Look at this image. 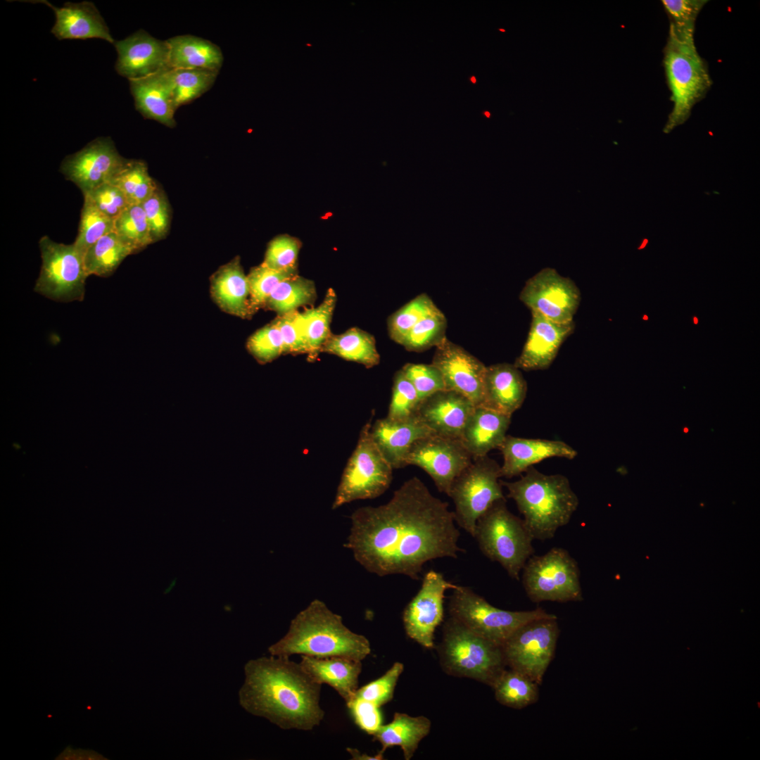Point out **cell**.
I'll return each instance as SVG.
<instances>
[{
	"label": "cell",
	"instance_id": "cell-51",
	"mask_svg": "<svg viewBox=\"0 0 760 760\" xmlns=\"http://www.w3.org/2000/svg\"><path fill=\"white\" fill-rule=\"evenodd\" d=\"M400 369L414 386L421 401L445 389L442 374L432 364L407 363Z\"/></svg>",
	"mask_w": 760,
	"mask_h": 760
},
{
	"label": "cell",
	"instance_id": "cell-30",
	"mask_svg": "<svg viewBox=\"0 0 760 760\" xmlns=\"http://www.w3.org/2000/svg\"><path fill=\"white\" fill-rule=\"evenodd\" d=\"M170 69H204L219 72L224 57L219 46L193 35H179L167 40Z\"/></svg>",
	"mask_w": 760,
	"mask_h": 760
},
{
	"label": "cell",
	"instance_id": "cell-24",
	"mask_svg": "<svg viewBox=\"0 0 760 760\" xmlns=\"http://www.w3.org/2000/svg\"><path fill=\"white\" fill-rule=\"evenodd\" d=\"M370 433L379 450L393 469L406 467V457L415 441L435 434L417 415L400 421L386 417L379 419L372 424Z\"/></svg>",
	"mask_w": 760,
	"mask_h": 760
},
{
	"label": "cell",
	"instance_id": "cell-9",
	"mask_svg": "<svg viewBox=\"0 0 760 760\" xmlns=\"http://www.w3.org/2000/svg\"><path fill=\"white\" fill-rule=\"evenodd\" d=\"M450 617L485 639L499 645L520 626L554 614L542 608L509 611L497 608L470 588L457 585L450 598Z\"/></svg>",
	"mask_w": 760,
	"mask_h": 760
},
{
	"label": "cell",
	"instance_id": "cell-54",
	"mask_svg": "<svg viewBox=\"0 0 760 760\" xmlns=\"http://www.w3.org/2000/svg\"><path fill=\"white\" fill-rule=\"evenodd\" d=\"M55 759L58 760H106L102 754L91 749H72L68 746Z\"/></svg>",
	"mask_w": 760,
	"mask_h": 760
},
{
	"label": "cell",
	"instance_id": "cell-33",
	"mask_svg": "<svg viewBox=\"0 0 760 760\" xmlns=\"http://www.w3.org/2000/svg\"><path fill=\"white\" fill-rule=\"evenodd\" d=\"M134 251L113 231L91 245L84 255L88 276L108 277L122 261Z\"/></svg>",
	"mask_w": 760,
	"mask_h": 760
},
{
	"label": "cell",
	"instance_id": "cell-27",
	"mask_svg": "<svg viewBox=\"0 0 760 760\" xmlns=\"http://www.w3.org/2000/svg\"><path fill=\"white\" fill-rule=\"evenodd\" d=\"M168 70L129 82L137 110L146 118L174 127L177 108L172 99Z\"/></svg>",
	"mask_w": 760,
	"mask_h": 760
},
{
	"label": "cell",
	"instance_id": "cell-35",
	"mask_svg": "<svg viewBox=\"0 0 760 760\" xmlns=\"http://www.w3.org/2000/svg\"><path fill=\"white\" fill-rule=\"evenodd\" d=\"M219 72L204 69H169L168 80L175 108L187 104L206 92Z\"/></svg>",
	"mask_w": 760,
	"mask_h": 760
},
{
	"label": "cell",
	"instance_id": "cell-47",
	"mask_svg": "<svg viewBox=\"0 0 760 760\" xmlns=\"http://www.w3.org/2000/svg\"><path fill=\"white\" fill-rule=\"evenodd\" d=\"M274 322L281 331L284 353L309 354L302 312L295 310L278 315Z\"/></svg>",
	"mask_w": 760,
	"mask_h": 760
},
{
	"label": "cell",
	"instance_id": "cell-39",
	"mask_svg": "<svg viewBox=\"0 0 760 760\" xmlns=\"http://www.w3.org/2000/svg\"><path fill=\"white\" fill-rule=\"evenodd\" d=\"M439 308L426 293H421L395 312L388 320L391 339L401 345L409 331L424 317Z\"/></svg>",
	"mask_w": 760,
	"mask_h": 760
},
{
	"label": "cell",
	"instance_id": "cell-31",
	"mask_svg": "<svg viewBox=\"0 0 760 760\" xmlns=\"http://www.w3.org/2000/svg\"><path fill=\"white\" fill-rule=\"evenodd\" d=\"M431 721L424 716H411L407 714L396 712L393 720L382 724L373 735V740L381 745V752L391 747L399 746L405 760L413 756L421 740L430 732Z\"/></svg>",
	"mask_w": 760,
	"mask_h": 760
},
{
	"label": "cell",
	"instance_id": "cell-29",
	"mask_svg": "<svg viewBox=\"0 0 760 760\" xmlns=\"http://www.w3.org/2000/svg\"><path fill=\"white\" fill-rule=\"evenodd\" d=\"M211 293L224 311L241 318L252 315L248 277L238 258L215 273L211 280Z\"/></svg>",
	"mask_w": 760,
	"mask_h": 760
},
{
	"label": "cell",
	"instance_id": "cell-22",
	"mask_svg": "<svg viewBox=\"0 0 760 760\" xmlns=\"http://www.w3.org/2000/svg\"><path fill=\"white\" fill-rule=\"evenodd\" d=\"M503 457L501 477L512 478L550 457L572 460L577 451L562 441L526 438L507 435L498 448Z\"/></svg>",
	"mask_w": 760,
	"mask_h": 760
},
{
	"label": "cell",
	"instance_id": "cell-40",
	"mask_svg": "<svg viewBox=\"0 0 760 760\" xmlns=\"http://www.w3.org/2000/svg\"><path fill=\"white\" fill-rule=\"evenodd\" d=\"M120 239L137 252L153 243L141 204L131 205L114 220V230Z\"/></svg>",
	"mask_w": 760,
	"mask_h": 760
},
{
	"label": "cell",
	"instance_id": "cell-60",
	"mask_svg": "<svg viewBox=\"0 0 760 760\" xmlns=\"http://www.w3.org/2000/svg\"><path fill=\"white\" fill-rule=\"evenodd\" d=\"M484 114H485V115H486V117H488V118H489V117H490V113H489V112H488V111H486V112L484 113Z\"/></svg>",
	"mask_w": 760,
	"mask_h": 760
},
{
	"label": "cell",
	"instance_id": "cell-11",
	"mask_svg": "<svg viewBox=\"0 0 760 760\" xmlns=\"http://www.w3.org/2000/svg\"><path fill=\"white\" fill-rule=\"evenodd\" d=\"M500 466L487 455L473 460L453 481L448 495L455 522L474 537L478 519L497 500L505 499Z\"/></svg>",
	"mask_w": 760,
	"mask_h": 760
},
{
	"label": "cell",
	"instance_id": "cell-14",
	"mask_svg": "<svg viewBox=\"0 0 760 760\" xmlns=\"http://www.w3.org/2000/svg\"><path fill=\"white\" fill-rule=\"evenodd\" d=\"M581 299L576 284L550 267L528 279L519 294V300L531 312L557 323L574 321Z\"/></svg>",
	"mask_w": 760,
	"mask_h": 760
},
{
	"label": "cell",
	"instance_id": "cell-17",
	"mask_svg": "<svg viewBox=\"0 0 760 760\" xmlns=\"http://www.w3.org/2000/svg\"><path fill=\"white\" fill-rule=\"evenodd\" d=\"M127 160L118 152L109 137L97 138L61 163V172L86 193L110 180Z\"/></svg>",
	"mask_w": 760,
	"mask_h": 760
},
{
	"label": "cell",
	"instance_id": "cell-4",
	"mask_svg": "<svg viewBox=\"0 0 760 760\" xmlns=\"http://www.w3.org/2000/svg\"><path fill=\"white\" fill-rule=\"evenodd\" d=\"M500 483L514 500L533 539L554 538L578 507V498L569 479L560 474H545L532 466L520 479Z\"/></svg>",
	"mask_w": 760,
	"mask_h": 760
},
{
	"label": "cell",
	"instance_id": "cell-26",
	"mask_svg": "<svg viewBox=\"0 0 760 760\" xmlns=\"http://www.w3.org/2000/svg\"><path fill=\"white\" fill-rule=\"evenodd\" d=\"M511 423V417L483 407L476 406L470 415L460 441L473 460L498 449Z\"/></svg>",
	"mask_w": 760,
	"mask_h": 760
},
{
	"label": "cell",
	"instance_id": "cell-36",
	"mask_svg": "<svg viewBox=\"0 0 760 760\" xmlns=\"http://www.w3.org/2000/svg\"><path fill=\"white\" fill-rule=\"evenodd\" d=\"M316 298L312 281L293 275L281 281L269 296L265 305L282 315L312 303Z\"/></svg>",
	"mask_w": 760,
	"mask_h": 760
},
{
	"label": "cell",
	"instance_id": "cell-43",
	"mask_svg": "<svg viewBox=\"0 0 760 760\" xmlns=\"http://www.w3.org/2000/svg\"><path fill=\"white\" fill-rule=\"evenodd\" d=\"M297 274L270 268L262 263L253 267L247 275L251 312L265 305L266 302L277 285L286 278Z\"/></svg>",
	"mask_w": 760,
	"mask_h": 760
},
{
	"label": "cell",
	"instance_id": "cell-49",
	"mask_svg": "<svg viewBox=\"0 0 760 760\" xmlns=\"http://www.w3.org/2000/svg\"><path fill=\"white\" fill-rule=\"evenodd\" d=\"M248 348L260 362H267L284 353L281 331L274 321L258 330L248 339Z\"/></svg>",
	"mask_w": 760,
	"mask_h": 760
},
{
	"label": "cell",
	"instance_id": "cell-5",
	"mask_svg": "<svg viewBox=\"0 0 760 760\" xmlns=\"http://www.w3.org/2000/svg\"><path fill=\"white\" fill-rule=\"evenodd\" d=\"M663 53L673 103L663 132L669 133L689 118L695 104L706 96L712 80L707 63L697 50L694 35L679 33L669 25Z\"/></svg>",
	"mask_w": 760,
	"mask_h": 760
},
{
	"label": "cell",
	"instance_id": "cell-53",
	"mask_svg": "<svg viewBox=\"0 0 760 760\" xmlns=\"http://www.w3.org/2000/svg\"><path fill=\"white\" fill-rule=\"evenodd\" d=\"M355 723L369 735H373L383 724L380 707L368 701L353 698L346 703Z\"/></svg>",
	"mask_w": 760,
	"mask_h": 760
},
{
	"label": "cell",
	"instance_id": "cell-2",
	"mask_svg": "<svg viewBox=\"0 0 760 760\" xmlns=\"http://www.w3.org/2000/svg\"><path fill=\"white\" fill-rule=\"evenodd\" d=\"M239 701L247 712L284 730H310L324 716L322 685L287 657H261L244 666Z\"/></svg>",
	"mask_w": 760,
	"mask_h": 760
},
{
	"label": "cell",
	"instance_id": "cell-20",
	"mask_svg": "<svg viewBox=\"0 0 760 760\" xmlns=\"http://www.w3.org/2000/svg\"><path fill=\"white\" fill-rule=\"evenodd\" d=\"M575 328L573 322L557 323L531 312L530 329L521 354L514 365L520 370L547 369L555 359L564 341Z\"/></svg>",
	"mask_w": 760,
	"mask_h": 760
},
{
	"label": "cell",
	"instance_id": "cell-50",
	"mask_svg": "<svg viewBox=\"0 0 760 760\" xmlns=\"http://www.w3.org/2000/svg\"><path fill=\"white\" fill-rule=\"evenodd\" d=\"M707 0H662L670 25L678 32L694 35L697 18Z\"/></svg>",
	"mask_w": 760,
	"mask_h": 760
},
{
	"label": "cell",
	"instance_id": "cell-28",
	"mask_svg": "<svg viewBox=\"0 0 760 760\" xmlns=\"http://www.w3.org/2000/svg\"><path fill=\"white\" fill-rule=\"evenodd\" d=\"M303 669L317 683L327 684L344 699L350 701L358 689L362 661L345 657L300 656Z\"/></svg>",
	"mask_w": 760,
	"mask_h": 760
},
{
	"label": "cell",
	"instance_id": "cell-58",
	"mask_svg": "<svg viewBox=\"0 0 760 760\" xmlns=\"http://www.w3.org/2000/svg\"><path fill=\"white\" fill-rule=\"evenodd\" d=\"M471 82H472L473 83H476V78H475V77H474V76H472V77H471Z\"/></svg>",
	"mask_w": 760,
	"mask_h": 760
},
{
	"label": "cell",
	"instance_id": "cell-3",
	"mask_svg": "<svg viewBox=\"0 0 760 760\" xmlns=\"http://www.w3.org/2000/svg\"><path fill=\"white\" fill-rule=\"evenodd\" d=\"M370 652L367 638L350 631L340 615L318 599L300 611L291 620L286 634L268 648L272 656L290 657L297 654L361 661Z\"/></svg>",
	"mask_w": 760,
	"mask_h": 760
},
{
	"label": "cell",
	"instance_id": "cell-7",
	"mask_svg": "<svg viewBox=\"0 0 760 760\" xmlns=\"http://www.w3.org/2000/svg\"><path fill=\"white\" fill-rule=\"evenodd\" d=\"M474 537L482 553L516 580L534 552V539L524 520L508 509L505 498L495 501L478 519Z\"/></svg>",
	"mask_w": 760,
	"mask_h": 760
},
{
	"label": "cell",
	"instance_id": "cell-13",
	"mask_svg": "<svg viewBox=\"0 0 760 760\" xmlns=\"http://www.w3.org/2000/svg\"><path fill=\"white\" fill-rule=\"evenodd\" d=\"M559 635L555 614L522 625L501 646L506 665L540 685L554 657Z\"/></svg>",
	"mask_w": 760,
	"mask_h": 760
},
{
	"label": "cell",
	"instance_id": "cell-44",
	"mask_svg": "<svg viewBox=\"0 0 760 760\" xmlns=\"http://www.w3.org/2000/svg\"><path fill=\"white\" fill-rule=\"evenodd\" d=\"M421 400L412 383L401 369L393 377L392 395L386 417L390 419L405 420L417 415Z\"/></svg>",
	"mask_w": 760,
	"mask_h": 760
},
{
	"label": "cell",
	"instance_id": "cell-25",
	"mask_svg": "<svg viewBox=\"0 0 760 760\" xmlns=\"http://www.w3.org/2000/svg\"><path fill=\"white\" fill-rule=\"evenodd\" d=\"M527 384L514 364L486 366L483 407L512 417L526 396Z\"/></svg>",
	"mask_w": 760,
	"mask_h": 760
},
{
	"label": "cell",
	"instance_id": "cell-21",
	"mask_svg": "<svg viewBox=\"0 0 760 760\" xmlns=\"http://www.w3.org/2000/svg\"><path fill=\"white\" fill-rule=\"evenodd\" d=\"M475 407L463 395L444 389L422 400L417 416L433 433L460 440Z\"/></svg>",
	"mask_w": 760,
	"mask_h": 760
},
{
	"label": "cell",
	"instance_id": "cell-42",
	"mask_svg": "<svg viewBox=\"0 0 760 760\" xmlns=\"http://www.w3.org/2000/svg\"><path fill=\"white\" fill-rule=\"evenodd\" d=\"M114 230V220L84 199L77 236L73 244L84 255L99 239Z\"/></svg>",
	"mask_w": 760,
	"mask_h": 760
},
{
	"label": "cell",
	"instance_id": "cell-19",
	"mask_svg": "<svg viewBox=\"0 0 760 760\" xmlns=\"http://www.w3.org/2000/svg\"><path fill=\"white\" fill-rule=\"evenodd\" d=\"M115 70L128 80L146 77L170 69L169 44L143 30L114 43Z\"/></svg>",
	"mask_w": 760,
	"mask_h": 760
},
{
	"label": "cell",
	"instance_id": "cell-52",
	"mask_svg": "<svg viewBox=\"0 0 760 760\" xmlns=\"http://www.w3.org/2000/svg\"><path fill=\"white\" fill-rule=\"evenodd\" d=\"M153 241L165 236L170 224L169 205L165 195L157 189L141 203Z\"/></svg>",
	"mask_w": 760,
	"mask_h": 760
},
{
	"label": "cell",
	"instance_id": "cell-38",
	"mask_svg": "<svg viewBox=\"0 0 760 760\" xmlns=\"http://www.w3.org/2000/svg\"><path fill=\"white\" fill-rule=\"evenodd\" d=\"M110 182L123 192L130 205L141 204L158 188L141 160H127Z\"/></svg>",
	"mask_w": 760,
	"mask_h": 760
},
{
	"label": "cell",
	"instance_id": "cell-10",
	"mask_svg": "<svg viewBox=\"0 0 760 760\" xmlns=\"http://www.w3.org/2000/svg\"><path fill=\"white\" fill-rule=\"evenodd\" d=\"M522 571L524 590L533 602L583 600L578 563L564 548L555 547L544 555H532Z\"/></svg>",
	"mask_w": 760,
	"mask_h": 760
},
{
	"label": "cell",
	"instance_id": "cell-16",
	"mask_svg": "<svg viewBox=\"0 0 760 760\" xmlns=\"http://www.w3.org/2000/svg\"><path fill=\"white\" fill-rule=\"evenodd\" d=\"M457 585L431 570L424 575L421 588L405 607L403 621L409 638L426 648L434 646L436 628L443 619L445 592Z\"/></svg>",
	"mask_w": 760,
	"mask_h": 760
},
{
	"label": "cell",
	"instance_id": "cell-8",
	"mask_svg": "<svg viewBox=\"0 0 760 760\" xmlns=\"http://www.w3.org/2000/svg\"><path fill=\"white\" fill-rule=\"evenodd\" d=\"M372 419L361 429L356 446L343 471L333 509L358 500L382 495L393 479V468L372 437Z\"/></svg>",
	"mask_w": 760,
	"mask_h": 760
},
{
	"label": "cell",
	"instance_id": "cell-12",
	"mask_svg": "<svg viewBox=\"0 0 760 760\" xmlns=\"http://www.w3.org/2000/svg\"><path fill=\"white\" fill-rule=\"evenodd\" d=\"M42 267L34 291L61 302L82 301L87 278L84 255L73 243L64 244L44 236L39 242Z\"/></svg>",
	"mask_w": 760,
	"mask_h": 760
},
{
	"label": "cell",
	"instance_id": "cell-46",
	"mask_svg": "<svg viewBox=\"0 0 760 760\" xmlns=\"http://www.w3.org/2000/svg\"><path fill=\"white\" fill-rule=\"evenodd\" d=\"M403 670V663L395 662L381 677L358 688L354 697L381 707L393 699L396 684Z\"/></svg>",
	"mask_w": 760,
	"mask_h": 760
},
{
	"label": "cell",
	"instance_id": "cell-55",
	"mask_svg": "<svg viewBox=\"0 0 760 760\" xmlns=\"http://www.w3.org/2000/svg\"><path fill=\"white\" fill-rule=\"evenodd\" d=\"M347 751L351 755V756L353 757L352 759H358V760H362V759H376V760H379V759H382L383 757H384V753L381 752L380 751L378 752L377 754H376L374 756H367L365 754H361L360 753V752L358 750L355 749L347 748Z\"/></svg>",
	"mask_w": 760,
	"mask_h": 760
},
{
	"label": "cell",
	"instance_id": "cell-57",
	"mask_svg": "<svg viewBox=\"0 0 760 760\" xmlns=\"http://www.w3.org/2000/svg\"><path fill=\"white\" fill-rule=\"evenodd\" d=\"M683 431L685 433H688L689 432V429L687 426H685L683 427Z\"/></svg>",
	"mask_w": 760,
	"mask_h": 760
},
{
	"label": "cell",
	"instance_id": "cell-62",
	"mask_svg": "<svg viewBox=\"0 0 760 760\" xmlns=\"http://www.w3.org/2000/svg\"><path fill=\"white\" fill-rule=\"evenodd\" d=\"M500 31H502V32H505V30H503V29H500Z\"/></svg>",
	"mask_w": 760,
	"mask_h": 760
},
{
	"label": "cell",
	"instance_id": "cell-61",
	"mask_svg": "<svg viewBox=\"0 0 760 760\" xmlns=\"http://www.w3.org/2000/svg\"><path fill=\"white\" fill-rule=\"evenodd\" d=\"M643 319L647 320V319H648V317H647V315H644V317H643Z\"/></svg>",
	"mask_w": 760,
	"mask_h": 760
},
{
	"label": "cell",
	"instance_id": "cell-37",
	"mask_svg": "<svg viewBox=\"0 0 760 760\" xmlns=\"http://www.w3.org/2000/svg\"><path fill=\"white\" fill-rule=\"evenodd\" d=\"M336 303V295L329 289L318 306L302 312L304 319L309 354L314 358L331 335L330 324Z\"/></svg>",
	"mask_w": 760,
	"mask_h": 760
},
{
	"label": "cell",
	"instance_id": "cell-18",
	"mask_svg": "<svg viewBox=\"0 0 760 760\" xmlns=\"http://www.w3.org/2000/svg\"><path fill=\"white\" fill-rule=\"evenodd\" d=\"M431 364L441 372L445 390L483 405L486 366L481 361L445 338L436 347Z\"/></svg>",
	"mask_w": 760,
	"mask_h": 760
},
{
	"label": "cell",
	"instance_id": "cell-59",
	"mask_svg": "<svg viewBox=\"0 0 760 760\" xmlns=\"http://www.w3.org/2000/svg\"><path fill=\"white\" fill-rule=\"evenodd\" d=\"M693 319H694V324H697L698 323L697 318L696 317H694Z\"/></svg>",
	"mask_w": 760,
	"mask_h": 760
},
{
	"label": "cell",
	"instance_id": "cell-1",
	"mask_svg": "<svg viewBox=\"0 0 760 760\" xmlns=\"http://www.w3.org/2000/svg\"><path fill=\"white\" fill-rule=\"evenodd\" d=\"M346 546L367 571L379 576L402 574L419 579L429 561L457 558L460 532L448 503L414 476L391 500L357 509Z\"/></svg>",
	"mask_w": 760,
	"mask_h": 760
},
{
	"label": "cell",
	"instance_id": "cell-34",
	"mask_svg": "<svg viewBox=\"0 0 760 760\" xmlns=\"http://www.w3.org/2000/svg\"><path fill=\"white\" fill-rule=\"evenodd\" d=\"M538 685L525 674L506 669L498 676L491 688L496 700L501 704L517 709L537 702Z\"/></svg>",
	"mask_w": 760,
	"mask_h": 760
},
{
	"label": "cell",
	"instance_id": "cell-32",
	"mask_svg": "<svg viewBox=\"0 0 760 760\" xmlns=\"http://www.w3.org/2000/svg\"><path fill=\"white\" fill-rule=\"evenodd\" d=\"M321 352L337 355L369 368L379 365L380 362L374 336L355 327L341 334H331Z\"/></svg>",
	"mask_w": 760,
	"mask_h": 760
},
{
	"label": "cell",
	"instance_id": "cell-6",
	"mask_svg": "<svg viewBox=\"0 0 760 760\" xmlns=\"http://www.w3.org/2000/svg\"><path fill=\"white\" fill-rule=\"evenodd\" d=\"M438 652L440 663L447 673L474 679L490 687L507 666L500 646L452 617L444 625Z\"/></svg>",
	"mask_w": 760,
	"mask_h": 760
},
{
	"label": "cell",
	"instance_id": "cell-15",
	"mask_svg": "<svg viewBox=\"0 0 760 760\" xmlns=\"http://www.w3.org/2000/svg\"><path fill=\"white\" fill-rule=\"evenodd\" d=\"M472 461L460 440L432 434L413 443L405 462L424 470L438 491L448 495L454 480Z\"/></svg>",
	"mask_w": 760,
	"mask_h": 760
},
{
	"label": "cell",
	"instance_id": "cell-56",
	"mask_svg": "<svg viewBox=\"0 0 760 760\" xmlns=\"http://www.w3.org/2000/svg\"><path fill=\"white\" fill-rule=\"evenodd\" d=\"M647 242H648L647 239H644L641 247H640L639 248L641 249V248H644L646 246Z\"/></svg>",
	"mask_w": 760,
	"mask_h": 760
},
{
	"label": "cell",
	"instance_id": "cell-41",
	"mask_svg": "<svg viewBox=\"0 0 760 760\" xmlns=\"http://www.w3.org/2000/svg\"><path fill=\"white\" fill-rule=\"evenodd\" d=\"M447 319L439 310L422 319L407 334L401 345L412 352L436 347L446 338Z\"/></svg>",
	"mask_w": 760,
	"mask_h": 760
},
{
	"label": "cell",
	"instance_id": "cell-45",
	"mask_svg": "<svg viewBox=\"0 0 760 760\" xmlns=\"http://www.w3.org/2000/svg\"><path fill=\"white\" fill-rule=\"evenodd\" d=\"M301 243L296 238L281 235L272 240L262 264L279 271L296 272L297 259Z\"/></svg>",
	"mask_w": 760,
	"mask_h": 760
},
{
	"label": "cell",
	"instance_id": "cell-48",
	"mask_svg": "<svg viewBox=\"0 0 760 760\" xmlns=\"http://www.w3.org/2000/svg\"><path fill=\"white\" fill-rule=\"evenodd\" d=\"M83 196L84 200L113 220L131 205L123 192L110 182L84 193Z\"/></svg>",
	"mask_w": 760,
	"mask_h": 760
},
{
	"label": "cell",
	"instance_id": "cell-23",
	"mask_svg": "<svg viewBox=\"0 0 760 760\" xmlns=\"http://www.w3.org/2000/svg\"><path fill=\"white\" fill-rule=\"evenodd\" d=\"M27 1L45 4L54 11L56 21L51 32L60 40L96 38L115 43L104 19L92 2H67L58 8L45 0Z\"/></svg>",
	"mask_w": 760,
	"mask_h": 760
}]
</instances>
